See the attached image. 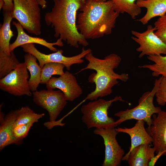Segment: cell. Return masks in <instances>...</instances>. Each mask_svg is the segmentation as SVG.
I'll return each mask as SVG.
<instances>
[{
  "instance_id": "obj_16",
  "label": "cell",
  "mask_w": 166,
  "mask_h": 166,
  "mask_svg": "<svg viewBox=\"0 0 166 166\" xmlns=\"http://www.w3.org/2000/svg\"><path fill=\"white\" fill-rule=\"evenodd\" d=\"M145 122L142 120H137L135 125L131 128H117L116 131L119 132L128 134L130 137L131 145L128 152L124 156H127L135 147L143 144H150L153 139L144 127Z\"/></svg>"
},
{
  "instance_id": "obj_20",
  "label": "cell",
  "mask_w": 166,
  "mask_h": 166,
  "mask_svg": "<svg viewBox=\"0 0 166 166\" xmlns=\"http://www.w3.org/2000/svg\"><path fill=\"white\" fill-rule=\"evenodd\" d=\"M24 62L29 71L30 77L28 80L30 90L34 92L41 83L42 68L37 62V59L34 55L27 53L24 56Z\"/></svg>"
},
{
  "instance_id": "obj_10",
  "label": "cell",
  "mask_w": 166,
  "mask_h": 166,
  "mask_svg": "<svg viewBox=\"0 0 166 166\" xmlns=\"http://www.w3.org/2000/svg\"><path fill=\"white\" fill-rule=\"evenodd\" d=\"M156 29L149 25L146 30L141 33L132 30V39L139 45L136 50L140 52L139 57L144 55H166V45L155 34Z\"/></svg>"
},
{
  "instance_id": "obj_5",
  "label": "cell",
  "mask_w": 166,
  "mask_h": 166,
  "mask_svg": "<svg viewBox=\"0 0 166 166\" xmlns=\"http://www.w3.org/2000/svg\"><path fill=\"white\" fill-rule=\"evenodd\" d=\"M124 101L120 96L106 101L100 98L82 105L81 110L82 122L88 128H106L116 126L114 119L109 116L108 110L112 104L117 101Z\"/></svg>"
},
{
  "instance_id": "obj_27",
  "label": "cell",
  "mask_w": 166,
  "mask_h": 166,
  "mask_svg": "<svg viewBox=\"0 0 166 166\" xmlns=\"http://www.w3.org/2000/svg\"><path fill=\"white\" fill-rule=\"evenodd\" d=\"M154 25L155 34L166 45V14L160 17Z\"/></svg>"
},
{
  "instance_id": "obj_14",
  "label": "cell",
  "mask_w": 166,
  "mask_h": 166,
  "mask_svg": "<svg viewBox=\"0 0 166 166\" xmlns=\"http://www.w3.org/2000/svg\"><path fill=\"white\" fill-rule=\"evenodd\" d=\"M12 24L16 27L18 35L15 41L10 44V50L12 52L17 47L28 43H36L43 45L50 50L55 52L57 50L54 46L57 45L59 46L64 45L62 40L59 38L57 41L54 42H49L43 38L36 37H32L26 34L23 30V28L18 22H12Z\"/></svg>"
},
{
  "instance_id": "obj_23",
  "label": "cell",
  "mask_w": 166,
  "mask_h": 166,
  "mask_svg": "<svg viewBox=\"0 0 166 166\" xmlns=\"http://www.w3.org/2000/svg\"><path fill=\"white\" fill-rule=\"evenodd\" d=\"M18 109V113L14 127L26 124L37 122L45 116L44 113H38L28 106L22 107Z\"/></svg>"
},
{
  "instance_id": "obj_29",
  "label": "cell",
  "mask_w": 166,
  "mask_h": 166,
  "mask_svg": "<svg viewBox=\"0 0 166 166\" xmlns=\"http://www.w3.org/2000/svg\"><path fill=\"white\" fill-rule=\"evenodd\" d=\"M4 2L3 9L5 11L12 12L14 8L13 0H3Z\"/></svg>"
},
{
  "instance_id": "obj_19",
  "label": "cell",
  "mask_w": 166,
  "mask_h": 166,
  "mask_svg": "<svg viewBox=\"0 0 166 166\" xmlns=\"http://www.w3.org/2000/svg\"><path fill=\"white\" fill-rule=\"evenodd\" d=\"M13 18L12 12L5 11L3 24L0 29V51L9 55L11 52L10 50V41L14 36L10 27Z\"/></svg>"
},
{
  "instance_id": "obj_31",
  "label": "cell",
  "mask_w": 166,
  "mask_h": 166,
  "mask_svg": "<svg viewBox=\"0 0 166 166\" xmlns=\"http://www.w3.org/2000/svg\"><path fill=\"white\" fill-rule=\"evenodd\" d=\"M4 4V2L3 0H0V9L3 8Z\"/></svg>"
},
{
  "instance_id": "obj_17",
  "label": "cell",
  "mask_w": 166,
  "mask_h": 166,
  "mask_svg": "<svg viewBox=\"0 0 166 166\" xmlns=\"http://www.w3.org/2000/svg\"><path fill=\"white\" fill-rule=\"evenodd\" d=\"M150 144H143L134 148L128 154L124 156L122 160H126L130 166H148L155 157V150Z\"/></svg>"
},
{
  "instance_id": "obj_15",
  "label": "cell",
  "mask_w": 166,
  "mask_h": 166,
  "mask_svg": "<svg viewBox=\"0 0 166 166\" xmlns=\"http://www.w3.org/2000/svg\"><path fill=\"white\" fill-rule=\"evenodd\" d=\"M18 109L10 111L6 115L0 112V150L11 144L17 145L13 135L14 124L17 118Z\"/></svg>"
},
{
  "instance_id": "obj_2",
  "label": "cell",
  "mask_w": 166,
  "mask_h": 166,
  "mask_svg": "<svg viewBox=\"0 0 166 166\" xmlns=\"http://www.w3.org/2000/svg\"><path fill=\"white\" fill-rule=\"evenodd\" d=\"M54 6L45 15L47 25L54 30V36L61 38L70 46L78 48L79 45L87 46L89 43L77 30V12L86 0H53Z\"/></svg>"
},
{
  "instance_id": "obj_30",
  "label": "cell",
  "mask_w": 166,
  "mask_h": 166,
  "mask_svg": "<svg viewBox=\"0 0 166 166\" xmlns=\"http://www.w3.org/2000/svg\"><path fill=\"white\" fill-rule=\"evenodd\" d=\"M39 5L42 9H44L47 7V2L46 0H37Z\"/></svg>"
},
{
  "instance_id": "obj_18",
  "label": "cell",
  "mask_w": 166,
  "mask_h": 166,
  "mask_svg": "<svg viewBox=\"0 0 166 166\" xmlns=\"http://www.w3.org/2000/svg\"><path fill=\"white\" fill-rule=\"evenodd\" d=\"M137 5L146 10L145 14L137 20L143 25L147 24L152 18L161 16L166 13V0H137Z\"/></svg>"
},
{
  "instance_id": "obj_1",
  "label": "cell",
  "mask_w": 166,
  "mask_h": 166,
  "mask_svg": "<svg viewBox=\"0 0 166 166\" xmlns=\"http://www.w3.org/2000/svg\"><path fill=\"white\" fill-rule=\"evenodd\" d=\"M77 14L76 27L86 39H94L110 34L120 13L110 0H86Z\"/></svg>"
},
{
  "instance_id": "obj_22",
  "label": "cell",
  "mask_w": 166,
  "mask_h": 166,
  "mask_svg": "<svg viewBox=\"0 0 166 166\" xmlns=\"http://www.w3.org/2000/svg\"><path fill=\"white\" fill-rule=\"evenodd\" d=\"M147 58L154 63L139 65V67L149 69L152 72V75L153 77L161 75L166 78V55L164 56L162 55L148 56Z\"/></svg>"
},
{
  "instance_id": "obj_28",
  "label": "cell",
  "mask_w": 166,
  "mask_h": 166,
  "mask_svg": "<svg viewBox=\"0 0 166 166\" xmlns=\"http://www.w3.org/2000/svg\"><path fill=\"white\" fill-rule=\"evenodd\" d=\"M155 96L158 104L164 106L166 104V78L163 77L159 89L156 93Z\"/></svg>"
},
{
  "instance_id": "obj_32",
  "label": "cell",
  "mask_w": 166,
  "mask_h": 166,
  "mask_svg": "<svg viewBox=\"0 0 166 166\" xmlns=\"http://www.w3.org/2000/svg\"><path fill=\"white\" fill-rule=\"evenodd\" d=\"M97 1H105L106 0H94Z\"/></svg>"
},
{
  "instance_id": "obj_11",
  "label": "cell",
  "mask_w": 166,
  "mask_h": 166,
  "mask_svg": "<svg viewBox=\"0 0 166 166\" xmlns=\"http://www.w3.org/2000/svg\"><path fill=\"white\" fill-rule=\"evenodd\" d=\"M93 132L95 134L101 136L103 139L105 156L102 166H120L124 152L116 139L118 132L115 127L95 128Z\"/></svg>"
},
{
  "instance_id": "obj_9",
  "label": "cell",
  "mask_w": 166,
  "mask_h": 166,
  "mask_svg": "<svg viewBox=\"0 0 166 166\" xmlns=\"http://www.w3.org/2000/svg\"><path fill=\"white\" fill-rule=\"evenodd\" d=\"M21 46L24 52L31 54L36 57L42 69L47 63L56 62L63 64L68 71L70 70L72 65L82 63L84 61L82 58L92 51L90 48L85 49L83 47L79 54L68 57L63 55V51L61 49L58 50L55 53L46 54L38 50L33 43L26 44Z\"/></svg>"
},
{
  "instance_id": "obj_6",
  "label": "cell",
  "mask_w": 166,
  "mask_h": 166,
  "mask_svg": "<svg viewBox=\"0 0 166 166\" xmlns=\"http://www.w3.org/2000/svg\"><path fill=\"white\" fill-rule=\"evenodd\" d=\"M33 101L38 105L46 110L49 116V121L44 125L51 129L56 126H63L60 120L56 121L66 105L67 102L64 94L60 90L43 89L32 93Z\"/></svg>"
},
{
  "instance_id": "obj_25",
  "label": "cell",
  "mask_w": 166,
  "mask_h": 166,
  "mask_svg": "<svg viewBox=\"0 0 166 166\" xmlns=\"http://www.w3.org/2000/svg\"><path fill=\"white\" fill-rule=\"evenodd\" d=\"M65 67L63 64L59 63L45 64L42 69L40 84L46 85L53 75L61 76L64 74Z\"/></svg>"
},
{
  "instance_id": "obj_33",
  "label": "cell",
  "mask_w": 166,
  "mask_h": 166,
  "mask_svg": "<svg viewBox=\"0 0 166 166\" xmlns=\"http://www.w3.org/2000/svg\"><path fill=\"white\" fill-rule=\"evenodd\" d=\"M28 0L29 1H33V0Z\"/></svg>"
},
{
  "instance_id": "obj_4",
  "label": "cell",
  "mask_w": 166,
  "mask_h": 166,
  "mask_svg": "<svg viewBox=\"0 0 166 166\" xmlns=\"http://www.w3.org/2000/svg\"><path fill=\"white\" fill-rule=\"evenodd\" d=\"M161 76L155 80L154 86L151 91L144 93L140 98L138 104L134 108L121 110L114 114L119 118L115 121L117 126L123 122L130 120H142L146 122L148 128L152 124V116L162 111L160 107H156L153 104V99L158 90L162 78Z\"/></svg>"
},
{
  "instance_id": "obj_13",
  "label": "cell",
  "mask_w": 166,
  "mask_h": 166,
  "mask_svg": "<svg viewBox=\"0 0 166 166\" xmlns=\"http://www.w3.org/2000/svg\"><path fill=\"white\" fill-rule=\"evenodd\" d=\"M152 120L147 131L152 138L156 153L164 156L166 160V110L154 114Z\"/></svg>"
},
{
  "instance_id": "obj_8",
  "label": "cell",
  "mask_w": 166,
  "mask_h": 166,
  "mask_svg": "<svg viewBox=\"0 0 166 166\" xmlns=\"http://www.w3.org/2000/svg\"><path fill=\"white\" fill-rule=\"evenodd\" d=\"M27 69L24 62L0 79V89L14 96L32 95L29 86Z\"/></svg>"
},
{
  "instance_id": "obj_3",
  "label": "cell",
  "mask_w": 166,
  "mask_h": 166,
  "mask_svg": "<svg viewBox=\"0 0 166 166\" xmlns=\"http://www.w3.org/2000/svg\"><path fill=\"white\" fill-rule=\"evenodd\" d=\"M85 57L89 63L77 73L87 69L94 70L96 73L90 75L89 78V82L95 83V89L87 95L85 100L93 101L109 95L112 93V88L118 84V80L124 82L128 80V74H118L114 71L121 61V57L117 54L111 53L101 59L95 57L92 51Z\"/></svg>"
},
{
  "instance_id": "obj_21",
  "label": "cell",
  "mask_w": 166,
  "mask_h": 166,
  "mask_svg": "<svg viewBox=\"0 0 166 166\" xmlns=\"http://www.w3.org/2000/svg\"><path fill=\"white\" fill-rule=\"evenodd\" d=\"M107 0L113 2L115 10L120 14L126 13L133 19H135L141 13V8L136 3L137 0Z\"/></svg>"
},
{
  "instance_id": "obj_7",
  "label": "cell",
  "mask_w": 166,
  "mask_h": 166,
  "mask_svg": "<svg viewBox=\"0 0 166 166\" xmlns=\"http://www.w3.org/2000/svg\"><path fill=\"white\" fill-rule=\"evenodd\" d=\"M13 18L17 20L29 33L39 35L42 33L41 16L37 0H13Z\"/></svg>"
},
{
  "instance_id": "obj_26",
  "label": "cell",
  "mask_w": 166,
  "mask_h": 166,
  "mask_svg": "<svg viewBox=\"0 0 166 166\" xmlns=\"http://www.w3.org/2000/svg\"><path fill=\"white\" fill-rule=\"evenodd\" d=\"M33 124V123H30L17 126L14 127L13 135L16 141L17 145H20L22 143L23 140L28 135Z\"/></svg>"
},
{
  "instance_id": "obj_24",
  "label": "cell",
  "mask_w": 166,
  "mask_h": 166,
  "mask_svg": "<svg viewBox=\"0 0 166 166\" xmlns=\"http://www.w3.org/2000/svg\"><path fill=\"white\" fill-rule=\"evenodd\" d=\"M19 63L13 51L9 55L0 51V78L15 69Z\"/></svg>"
},
{
  "instance_id": "obj_12",
  "label": "cell",
  "mask_w": 166,
  "mask_h": 166,
  "mask_svg": "<svg viewBox=\"0 0 166 166\" xmlns=\"http://www.w3.org/2000/svg\"><path fill=\"white\" fill-rule=\"evenodd\" d=\"M46 86L47 89H59L69 101H73L83 93L76 77L68 70L58 77H52L46 84Z\"/></svg>"
}]
</instances>
